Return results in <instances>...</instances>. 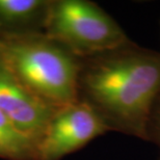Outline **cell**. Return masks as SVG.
<instances>
[{
  "label": "cell",
  "mask_w": 160,
  "mask_h": 160,
  "mask_svg": "<svg viewBox=\"0 0 160 160\" xmlns=\"http://www.w3.org/2000/svg\"><path fill=\"white\" fill-rule=\"evenodd\" d=\"M159 91L160 52L133 41L81 59L78 100L95 109L109 131L146 140Z\"/></svg>",
  "instance_id": "1"
},
{
  "label": "cell",
  "mask_w": 160,
  "mask_h": 160,
  "mask_svg": "<svg viewBox=\"0 0 160 160\" xmlns=\"http://www.w3.org/2000/svg\"><path fill=\"white\" fill-rule=\"evenodd\" d=\"M0 62L49 106L59 108L78 100L81 59L45 33L0 41Z\"/></svg>",
  "instance_id": "2"
},
{
  "label": "cell",
  "mask_w": 160,
  "mask_h": 160,
  "mask_svg": "<svg viewBox=\"0 0 160 160\" xmlns=\"http://www.w3.org/2000/svg\"><path fill=\"white\" fill-rule=\"evenodd\" d=\"M44 33L80 59L131 41L108 12L88 0H51Z\"/></svg>",
  "instance_id": "3"
},
{
  "label": "cell",
  "mask_w": 160,
  "mask_h": 160,
  "mask_svg": "<svg viewBox=\"0 0 160 160\" xmlns=\"http://www.w3.org/2000/svg\"><path fill=\"white\" fill-rule=\"evenodd\" d=\"M107 132L95 109L77 100L55 110L38 147V160H62Z\"/></svg>",
  "instance_id": "4"
},
{
  "label": "cell",
  "mask_w": 160,
  "mask_h": 160,
  "mask_svg": "<svg viewBox=\"0 0 160 160\" xmlns=\"http://www.w3.org/2000/svg\"><path fill=\"white\" fill-rule=\"evenodd\" d=\"M56 109L34 97L0 62V111L37 148Z\"/></svg>",
  "instance_id": "5"
},
{
  "label": "cell",
  "mask_w": 160,
  "mask_h": 160,
  "mask_svg": "<svg viewBox=\"0 0 160 160\" xmlns=\"http://www.w3.org/2000/svg\"><path fill=\"white\" fill-rule=\"evenodd\" d=\"M51 0H0V41L44 33Z\"/></svg>",
  "instance_id": "6"
},
{
  "label": "cell",
  "mask_w": 160,
  "mask_h": 160,
  "mask_svg": "<svg viewBox=\"0 0 160 160\" xmlns=\"http://www.w3.org/2000/svg\"><path fill=\"white\" fill-rule=\"evenodd\" d=\"M0 158L38 160V148L0 111Z\"/></svg>",
  "instance_id": "7"
},
{
  "label": "cell",
  "mask_w": 160,
  "mask_h": 160,
  "mask_svg": "<svg viewBox=\"0 0 160 160\" xmlns=\"http://www.w3.org/2000/svg\"><path fill=\"white\" fill-rule=\"evenodd\" d=\"M146 142L153 143L160 150V91L149 114L146 129Z\"/></svg>",
  "instance_id": "8"
},
{
  "label": "cell",
  "mask_w": 160,
  "mask_h": 160,
  "mask_svg": "<svg viewBox=\"0 0 160 160\" xmlns=\"http://www.w3.org/2000/svg\"><path fill=\"white\" fill-rule=\"evenodd\" d=\"M158 160H160V158H159V159H158Z\"/></svg>",
  "instance_id": "9"
}]
</instances>
